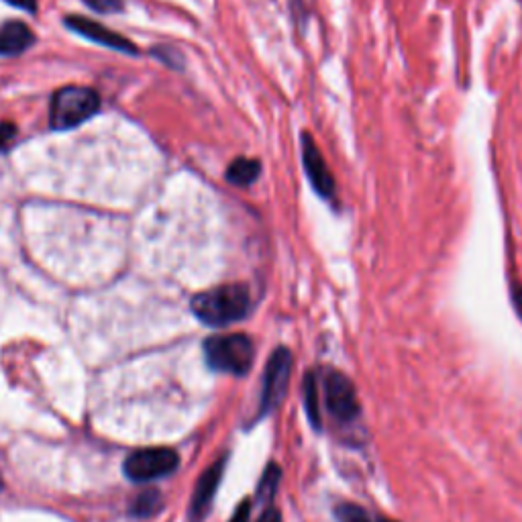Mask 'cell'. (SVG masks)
<instances>
[{"label": "cell", "mask_w": 522, "mask_h": 522, "mask_svg": "<svg viewBox=\"0 0 522 522\" xmlns=\"http://www.w3.org/2000/svg\"><path fill=\"white\" fill-rule=\"evenodd\" d=\"M251 310V292L243 284H225L192 298V312L208 327H227L243 321Z\"/></svg>", "instance_id": "obj_1"}, {"label": "cell", "mask_w": 522, "mask_h": 522, "mask_svg": "<svg viewBox=\"0 0 522 522\" xmlns=\"http://www.w3.org/2000/svg\"><path fill=\"white\" fill-rule=\"evenodd\" d=\"M100 109V98L94 90L82 86L60 88L49 107V125L56 131H66L82 125Z\"/></svg>", "instance_id": "obj_2"}, {"label": "cell", "mask_w": 522, "mask_h": 522, "mask_svg": "<svg viewBox=\"0 0 522 522\" xmlns=\"http://www.w3.org/2000/svg\"><path fill=\"white\" fill-rule=\"evenodd\" d=\"M204 355L213 370L233 376H245L255 357L253 343L247 335H217L204 341Z\"/></svg>", "instance_id": "obj_3"}, {"label": "cell", "mask_w": 522, "mask_h": 522, "mask_svg": "<svg viewBox=\"0 0 522 522\" xmlns=\"http://www.w3.org/2000/svg\"><path fill=\"white\" fill-rule=\"evenodd\" d=\"M180 457L168 447H149L133 451L125 459V476L133 482H151L176 472Z\"/></svg>", "instance_id": "obj_4"}, {"label": "cell", "mask_w": 522, "mask_h": 522, "mask_svg": "<svg viewBox=\"0 0 522 522\" xmlns=\"http://www.w3.org/2000/svg\"><path fill=\"white\" fill-rule=\"evenodd\" d=\"M290 372H292V353L286 347H278L272 353L264 372V386H261V404H259L261 416L272 412L284 400L290 384Z\"/></svg>", "instance_id": "obj_5"}, {"label": "cell", "mask_w": 522, "mask_h": 522, "mask_svg": "<svg viewBox=\"0 0 522 522\" xmlns=\"http://www.w3.org/2000/svg\"><path fill=\"white\" fill-rule=\"evenodd\" d=\"M325 402L329 412L341 423H351L359 414V400L355 386L341 372H327L325 376Z\"/></svg>", "instance_id": "obj_6"}, {"label": "cell", "mask_w": 522, "mask_h": 522, "mask_svg": "<svg viewBox=\"0 0 522 522\" xmlns=\"http://www.w3.org/2000/svg\"><path fill=\"white\" fill-rule=\"evenodd\" d=\"M302 164L312 188H315L323 198H331L335 192V180L329 174V168L323 160V153L319 151V147L315 145L310 135L302 137Z\"/></svg>", "instance_id": "obj_7"}, {"label": "cell", "mask_w": 522, "mask_h": 522, "mask_svg": "<svg viewBox=\"0 0 522 522\" xmlns=\"http://www.w3.org/2000/svg\"><path fill=\"white\" fill-rule=\"evenodd\" d=\"M223 472H225V459H219L200 476V480L194 488L192 502H190V520L192 522H200L208 514V510H211L217 488L223 480Z\"/></svg>", "instance_id": "obj_8"}, {"label": "cell", "mask_w": 522, "mask_h": 522, "mask_svg": "<svg viewBox=\"0 0 522 522\" xmlns=\"http://www.w3.org/2000/svg\"><path fill=\"white\" fill-rule=\"evenodd\" d=\"M72 31H76L78 35L94 41V43H100L104 47H111V49H117V51H123V54H137V47L123 35L102 27L90 19H84V17H68L64 21Z\"/></svg>", "instance_id": "obj_9"}, {"label": "cell", "mask_w": 522, "mask_h": 522, "mask_svg": "<svg viewBox=\"0 0 522 522\" xmlns=\"http://www.w3.org/2000/svg\"><path fill=\"white\" fill-rule=\"evenodd\" d=\"M31 29L21 21H9L0 29V56H19L33 45Z\"/></svg>", "instance_id": "obj_10"}, {"label": "cell", "mask_w": 522, "mask_h": 522, "mask_svg": "<svg viewBox=\"0 0 522 522\" xmlns=\"http://www.w3.org/2000/svg\"><path fill=\"white\" fill-rule=\"evenodd\" d=\"M261 166L257 160H247V158H239L235 160L229 170H227V180L235 186H251L257 178H259Z\"/></svg>", "instance_id": "obj_11"}, {"label": "cell", "mask_w": 522, "mask_h": 522, "mask_svg": "<svg viewBox=\"0 0 522 522\" xmlns=\"http://www.w3.org/2000/svg\"><path fill=\"white\" fill-rule=\"evenodd\" d=\"M278 482H280V467H278V465H270V467L266 469L264 478H261L259 492H257V498H259L261 502H266V508L272 506V500H274Z\"/></svg>", "instance_id": "obj_12"}, {"label": "cell", "mask_w": 522, "mask_h": 522, "mask_svg": "<svg viewBox=\"0 0 522 522\" xmlns=\"http://www.w3.org/2000/svg\"><path fill=\"white\" fill-rule=\"evenodd\" d=\"M162 508V496L158 490H145L137 496L133 502V514L135 516H151Z\"/></svg>", "instance_id": "obj_13"}, {"label": "cell", "mask_w": 522, "mask_h": 522, "mask_svg": "<svg viewBox=\"0 0 522 522\" xmlns=\"http://www.w3.org/2000/svg\"><path fill=\"white\" fill-rule=\"evenodd\" d=\"M306 412H308V419L315 423V427H321V414H319V392H317V380L315 376H308L306 378Z\"/></svg>", "instance_id": "obj_14"}, {"label": "cell", "mask_w": 522, "mask_h": 522, "mask_svg": "<svg viewBox=\"0 0 522 522\" xmlns=\"http://www.w3.org/2000/svg\"><path fill=\"white\" fill-rule=\"evenodd\" d=\"M337 516L341 522H372L370 516L365 514L359 506H351V504H345L337 510Z\"/></svg>", "instance_id": "obj_15"}, {"label": "cell", "mask_w": 522, "mask_h": 522, "mask_svg": "<svg viewBox=\"0 0 522 522\" xmlns=\"http://www.w3.org/2000/svg\"><path fill=\"white\" fill-rule=\"evenodd\" d=\"M84 3L96 13H121L123 0H84Z\"/></svg>", "instance_id": "obj_16"}, {"label": "cell", "mask_w": 522, "mask_h": 522, "mask_svg": "<svg viewBox=\"0 0 522 522\" xmlns=\"http://www.w3.org/2000/svg\"><path fill=\"white\" fill-rule=\"evenodd\" d=\"M17 135V127L13 123H0V149H5Z\"/></svg>", "instance_id": "obj_17"}, {"label": "cell", "mask_w": 522, "mask_h": 522, "mask_svg": "<svg viewBox=\"0 0 522 522\" xmlns=\"http://www.w3.org/2000/svg\"><path fill=\"white\" fill-rule=\"evenodd\" d=\"M7 3L17 7V9H23L27 13H35L37 11V0H7Z\"/></svg>", "instance_id": "obj_18"}, {"label": "cell", "mask_w": 522, "mask_h": 522, "mask_svg": "<svg viewBox=\"0 0 522 522\" xmlns=\"http://www.w3.org/2000/svg\"><path fill=\"white\" fill-rule=\"evenodd\" d=\"M257 522H282V516H280V512L276 508L268 506L266 512L257 518Z\"/></svg>", "instance_id": "obj_19"}, {"label": "cell", "mask_w": 522, "mask_h": 522, "mask_svg": "<svg viewBox=\"0 0 522 522\" xmlns=\"http://www.w3.org/2000/svg\"><path fill=\"white\" fill-rule=\"evenodd\" d=\"M249 502H243L239 508H237V514L231 518V522H247L249 520Z\"/></svg>", "instance_id": "obj_20"}, {"label": "cell", "mask_w": 522, "mask_h": 522, "mask_svg": "<svg viewBox=\"0 0 522 522\" xmlns=\"http://www.w3.org/2000/svg\"><path fill=\"white\" fill-rule=\"evenodd\" d=\"M512 300H514V306H516V310H518V315H520V319H522V288H514L512 290Z\"/></svg>", "instance_id": "obj_21"}, {"label": "cell", "mask_w": 522, "mask_h": 522, "mask_svg": "<svg viewBox=\"0 0 522 522\" xmlns=\"http://www.w3.org/2000/svg\"><path fill=\"white\" fill-rule=\"evenodd\" d=\"M382 522H394V520H382Z\"/></svg>", "instance_id": "obj_22"}, {"label": "cell", "mask_w": 522, "mask_h": 522, "mask_svg": "<svg viewBox=\"0 0 522 522\" xmlns=\"http://www.w3.org/2000/svg\"><path fill=\"white\" fill-rule=\"evenodd\" d=\"M0 486H3V482H0Z\"/></svg>", "instance_id": "obj_23"}]
</instances>
